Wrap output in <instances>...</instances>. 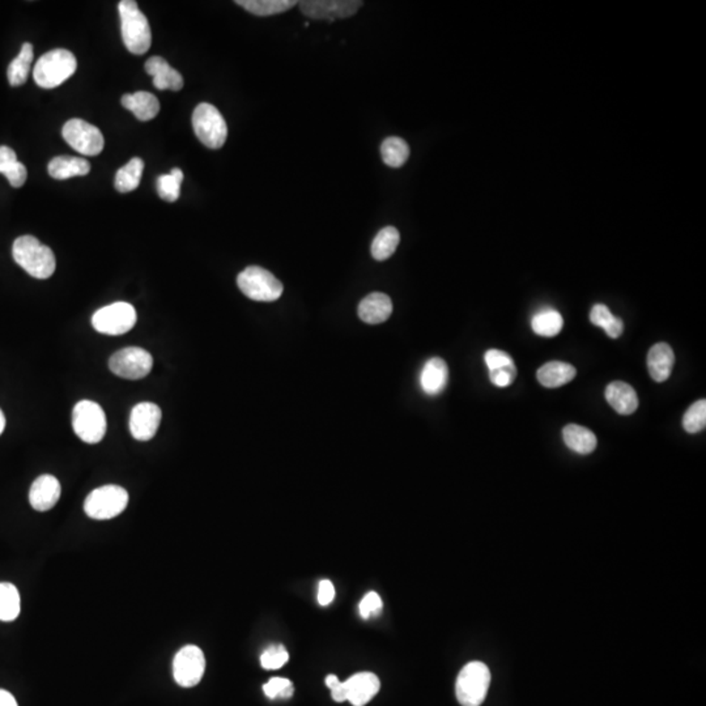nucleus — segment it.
I'll list each match as a JSON object with an SVG mask.
<instances>
[{"label": "nucleus", "instance_id": "nucleus-35", "mask_svg": "<svg viewBox=\"0 0 706 706\" xmlns=\"http://www.w3.org/2000/svg\"><path fill=\"white\" fill-rule=\"evenodd\" d=\"M263 692L269 699H291L294 696V683L286 677H272L263 685Z\"/></svg>", "mask_w": 706, "mask_h": 706}, {"label": "nucleus", "instance_id": "nucleus-31", "mask_svg": "<svg viewBox=\"0 0 706 706\" xmlns=\"http://www.w3.org/2000/svg\"><path fill=\"white\" fill-rule=\"evenodd\" d=\"M20 610H22V601L15 585L0 582V620L13 622L19 618Z\"/></svg>", "mask_w": 706, "mask_h": 706}, {"label": "nucleus", "instance_id": "nucleus-44", "mask_svg": "<svg viewBox=\"0 0 706 706\" xmlns=\"http://www.w3.org/2000/svg\"><path fill=\"white\" fill-rule=\"evenodd\" d=\"M335 587L331 581L323 579L318 587V604L321 605H329L334 601Z\"/></svg>", "mask_w": 706, "mask_h": 706}, {"label": "nucleus", "instance_id": "nucleus-10", "mask_svg": "<svg viewBox=\"0 0 706 706\" xmlns=\"http://www.w3.org/2000/svg\"><path fill=\"white\" fill-rule=\"evenodd\" d=\"M109 368L118 377L125 380H142L147 377L154 368V357L151 353L139 347H128L111 356Z\"/></svg>", "mask_w": 706, "mask_h": 706}, {"label": "nucleus", "instance_id": "nucleus-7", "mask_svg": "<svg viewBox=\"0 0 706 706\" xmlns=\"http://www.w3.org/2000/svg\"><path fill=\"white\" fill-rule=\"evenodd\" d=\"M73 428L80 440L85 444H99L106 435V415L96 402L80 401L74 407Z\"/></svg>", "mask_w": 706, "mask_h": 706}, {"label": "nucleus", "instance_id": "nucleus-26", "mask_svg": "<svg viewBox=\"0 0 706 706\" xmlns=\"http://www.w3.org/2000/svg\"><path fill=\"white\" fill-rule=\"evenodd\" d=\"M235 4L255 16H272L287 13L298 4L296 0H237Z\"/></svg>", "mask_w": 706, "mask_h": 706}, {"label": "nucleus", "instance_id": "nucleus-42", "mask_svg": "<svg viewBox=\"0 0 706 706\" xmlns=\"http://www.w3.org/2000/svg\"><path fill=\"white\" fill-rule=\"evenodd\" d=\"M326 685L331 691L332 699L337 702H347L346 690H344V682H340L337 675H327Z\"/></svg>", "mask_w": 706, "mask_h": 706}, {"label": "nucleus", "instance_id": "nucleus-43", "mask_svg": "<svg viewBox=\"0 0 706 706\" xmlns=\"http://www.w3.org/2000/svg\"><path fill=\"white\" fill-rule=\"evenodd\" d=\"M7 180L10 181L11 186L13 188H22L24 185L25 181H27L28 172L27 168H25L24 163H17L15 168L11 169L7 174H5Z\"/></svg>", "mask_w": 706, "mask_h": 706}, {"label": "nucleus", "instance_id": "nucleus-23", "mask_svg": "<svg viewBox=\"0 0 706 706\" xmlns=\"http://www.w3.org/2000/svg\"><path fill=\"white\" fill-rule=\"evenodd\" d=\"M577 370L573 366L562 361H550L536 373V378L544 387L555 389L569 384L576 377Z\"/></svg>", "mask_w": 706, "mask_h": 706}, {"label": "nucleus", "instance_id": "nucleus-46", "mask_svg": "<svg viewBox=\"0 0 706 706\" xmlns=\"http://www.w3.org/2000/svg\"><path fill=\"white\" fill-rule=\"evenodd\" d=\"M0 706H19L15 697L8 691L0 690Z\"/></svg>", "mask_w": 706, "mask_h": 706}, {"label": "nucleus", "instance_id": "nucleus-16", "mask_svg": "<svg viewBox=\"0 0 706 706\" xmlns=\"http://www.w3.org/2000/svg\"><path fill=\"white\" fill-rule=\"evenodd\" d=\"M60 483L53 475H41L33 481L30 490L31 507L37 512H48L59 501Z\"/></svg>", "mask_w": 706, "mask_h": 706}, {"label": "nucleus", "instance_id": "nucleus-27", "mask_svg": "<svg viewBox=\"0 0 706 706\" xmlns=\"http://www.w3.org/2000/svg\"><path fill=\"white\" fill-rule=\"evenodd\" d=\"M564 326V320L558 310L543 309L536 313L531 320V327L535 334L541 337L553 338L560 334Z\"/></svg>", "mask_w": 706, "mask_h": 706}, {"label": "nucleus", "instance_id": "nucleus-17", "mask_svg": "<svg viewBox=\"0 0 706 706\" xmlns=\"http://www.w3.org/2000/svg\"><path fill=\"white\" fill-rule=\"evenodd\" d=\"M358 317L369 324H380L389 320L393 313L392 298L389 296L375 292L361 300L358 305Z\"/></svg>", "mask_w": 706, "mask_h": 706}, {"label": "nucleus", "instance_id": "nucleus-33", "mask_svg": "<svg viewBox=\"0 0 706 706\" xmlns=\"http://www.w3.org/2000/svg\"><path fill=\"white\" fill-rule=\"evenodd\" d=\"M183 172L181 169H172L171 173L162 174L157 177L156 188L159 197L165 202H177L181 195V185L183 182Z\"/></svg>", "mask_w": 706, "mask_h": 706}, {"label": "nucleus", "instance_id": "nucleus-24", "mask_svg": "<svg viewBox=\"0 0 706 706\" xmlns=\"http://www.w3.org/2000/svg\"><path fill=\"white\" fill-rule=\"evenodd\" d=\"M49 174L56 180H68V178L87 176L91 172V163L85 159L74 156L54 157L48 166Z\"/></svg>", "mask_w": 706, "mask_h": 706}, {"label": "nucleus", "instance_id": "nucleus-36", "mask_svg": "<svg viewBox=\"0 0 706 706\" xmlns=\"http://www.w3.org/2000/svg\"><path fill=\"white\" fill-rule=\"evenodd\" d=\"M289 654L283 645H275L263 651L260 656V665L265 670H279L288 662Z\"/></svg>", "mask_w": 706, "mask_h": 706}, {"label": "nucleus", "instance_id": "nucleus-12", "mask_svg": "<svg viewBox=\"0 0 706 706\" xmlns=\"http://www.w3.org/2000/svg\"><path fill=\"white\" fill-rule=\"evenodd\" d=\"M205 671V654L195 645H186L174 657L173 676L181 687L191 688L199 684Z\"/></svg>", "mask_w": 706, "mask_h": 706}, {"label": "nucleus", "instance_id": "nucleus-15", "mask_svg": "<svg viewBox=\"0 0 706 706\" xmlns=\"http://www.w3.org/2000/svg\"><path fill=\"white\" fill-rule=\"evenodd\" d=\"M381 683L373 673H358L344 682L347 702L353 706H366L380 692Z\"/></svg>", "mask_w": 706, "mask_h": 706}, {"label": "nucleus", "instance_id": "nucleus-18", "mask_svg": "<svg viewBox=\"0 0 706 706\" xmlns=\"http://www.w3.org/2000/svg\"><path fill=\"white\" fill-rule=\"evenodd\" d=\"M146 71L154 77V85L160 91L171 89V91H181L183 88L182 75L169 66V63L162 57H152L146 62Z\"/></svg>", "mask_w": 706, "mask_h": 706}, {"label": "nucleus", "instance_id": "nucleus-2", "mask_svg": "<svg viewBox=\"0 0 706 706\" xmlns=\"http://www.w3.org/2000/svg\"><path fill=\"white\" fill-rule=\"evenodd\" d=\"M120 16V31L126 48L135 56L147 53L152 44L151 28L145 13L134 0H122L118 4Z\"/></svg>", "mask_w": 706, "mask_h": 706}, {"label": "nucleus", "instance_id": "nucleus-22", "mask_svg": "<svg viewBox=\"0 0 706 706\" xmlns=\"http://www.w3.org/2000/svg\"><path fill=\"white\" fill-rule=\"evenodd\" d=\"M120 102L128 110L133 111L134 116L142 122L154 119L160 111L159 100L149 92L142 91L133 94H125Z\"/></svg>", "mask_w": 706, "mask_h": 706}, {"label": "nucleus", "instance_id": "nucleus-6", "mask_svg": "<svg viewBox=\"0 0 706 706\" xmlns=\"http://www.w3.org/2000/svg\"><path fill=\"white\" fill-rule=\"evenodd\" d=\"M192 128L198 139L211 149L223 147L228 137V126L219 110L211 103L202 102L192 113Z\"/></svg>", "mask_w": 706, "mask_h": 706}, {"label": "nucleus", "instance_id": "nucleus-5", "mask_svg": "<svg viewBox=\"0 0 706 706\" xmlns=\"http://www.w3.org/2000/svg\"><path fill=\"white\" fill-rule=\"evenodd\" d=\"M237 286L246 297L260 303H272L283 295V284L262 267H246L237 277Z\"/></svg>", "mask_w": 706, "mask_h": 706}, {"label": "nucleus", "instance_id": "nucleus-45", "mask_svg": "<svg viewBox=\"0 0 706 706\" xmlns=\"http://www.w3.org/2000/svg\"><path fill=\"white\" fill-rule=\"evenodd\" d=\"M605 331L608 337L618 339L620 335L622 334V331H624V322H622L620 318L615 317V320L613 321V323H611Z\"/></svg>", "mask_w": 706, "mask_h": 706}, {"label": "nucleus", "instance_id": "nucleus-32", "mask_svg": "<svg viewBox=\"0 0 706 706\" xmlns=\"http://www.w3.org/2000/svg\"><path fill=\"white\" fill-rule=\"evenodd\" d=\"M381 156H383L384 163L390 168H401L409 160V145L401 137H387L381 146Z\"/></svg>", "mask_w": 706, "mask_h": 706}, {"label": "nucleus", "instance_id": "nucleus-47", "mask_svg": "<svg viewBox=\"0 0 706 706\" xmlns=\"http://www.w3.org/2000/svg\"><path fill=\"white\" fill-rule=\"evenodd\" d=\"M5 429V416L3 413L2 409H0V435L4 432Z\"/></svg>", "mask_w": 706, "mask_h": 706}, {"label": "nucleus", "instance_id": "nucleus-37", "mask_svg": "<svg viewBox=\"0 0 706 706\" xmlns=\"http://www.w3.org/2000/svg\"><path fill=\"white\" fill-rule=\"evenodd\" d=\"M383 607V599L377 593L372 591V593H368L364 596L363 601L358 605V611H360V615L364 619H369L372 616L380 615Z\"/></svg>", "mask_w": 706, "mask_h": 706}, {"label": "nucleus", "instance_id": "nucleus-11", "mask_svg": "<svg viewBox=\"0 0 706 706\" xmlns=\"http://www.w3.org/2000/svg\"><path fill=\"white\" fill-rule=\"evenodd\" d=\"M63 137L75 151L84 156H97L101 154L105 140L96 126L83 119H70L63 126Z\"/></svg>", "mask_w": 706, "mask_h": 706}, {"label": "nucleus", "instance_id": "nucleus-20", "mask_svg": "<svg viewBox=\"0 0 706 706\" xmlns=\"http://www.w3.org/2000/svg\"><path fill=\"white\" fill-rule=\"evenodd\" d=\"M449 381V368L445 360L433 357L428 360L420 373V386L428 395H438L444 392Z\"/></svg>", "mask_w": 706, "mask_h": 706}, {"label": "nucleus", "instance_id": "nucleus-8", "mask_svg": "<svg viewBox=\"0 0 706 706\" xmlns=\"http://www.w3.org/2000/svg\"><path fill=\"white\" fill-rule=\"evenodd\" d=\"M128 504V493L119 486H103L96 488L89 493L84 502V510L88 516L99 521L116 518Z\"/></svg>", "mask_w": 706, "mask_h": 706}, {"label": "nucleus", "instance_id": "nucleus-40", "mask_svg": "<svg viewBox=\"0 0 706 706\" xmlns=\"http://www.w3.org/2000/svg\"><path fill=\"white\" fill-rule=\"evenodd\" d=\"M613 320H615V315L610 312L607 306L602 305V304H598V305L591 309L590 321L591 323L596 324V326L602 327V329L605 330L613 323Z\"/></svg>", "mask_w": 706, "mask_h": 706}, {"label": "nucleus", "instance_id": "nucleus-19", "mask_svg": "<svg viewBox=\"0 0 706 706\" xmlns=\"http://www.w3.org/2000/svg\"><path fill=\"white\" fill-rule=\"evenodd\" d=\"M675 355L667 343H658L651 347L648 353V369L656 383H665L673 372Z\"/></svg>", "mask_w": 706, "mask_h": 706}, {"label": "nucleus", "instance_id": "nucleus-9", "mask_svg": "<svg viewBox=\"0 0 706 706\" xmlns=\"http://www.w3.org/2000/svg\"><path fill=\"white\" fill-rule=\"evenodd\" d=\"M137 320V310L131 304L114 303L94 313L92 326L100 334L118 337L131 331Z\"/></svg>", "mask_w": 706, "mask_h": 706}, {"label": "nucleus", "instance_id": "nucleus-21", "mask_svg": "<svg viewBox=\"0 0 706 706\" xmlns=\"http://www.w3.org/2000/svg\"><path fill=\"white\" fill-rule=\"evenodd\" d=\"M605 399L620 415H632L639 407V397L631 384L615 381L605 389Z\"/></svg>", "mask_w": 706, "mask_h": 706}, {"label": "nucleus", "instance_id": "nucleus-34", "mask_svg": "<svg viewBox=\"0 0 706 706\" xmlns=\"http://www.w3.org/2000/svg\"><path fill=\"white\" fill-rule=\"evenodd\" d=\"M683 427L688 433H699L706 427V401H697L692 404L683 418Z\"/></svg>", "mask_w": 706, "mask_h": 706}, {"label": "nucleus", "instance_id": "nucleus-30", "mask_svg": "<svg viewBox=\"0 0 706 706\" xmlns=\"http://www.w3.org/2000/svg\"><path fill=\"white\" fill-rule=\"evenodd\" d=\"M143 169H145V163L139 157L131 159L123 168H120L117 172L116 183H114L117 191L126 194L137 189L142 180Z\"/></svg>", "mask_w": 706, "mask_h": 706}, {"label": "nucleus", "instance_id": "nucleus-41", "mask_svg": "<svg viewBox=\"0 0 706 706\" xmlns=\"http://www.w3.org/2000/svg\"><path fill=\"white\" fill-rule=\"evenodd\" d=\"M17 160L16 152L7 146H0V174L5 176L11 169L15 168Z\"/></svg>", "mask_w": 706, "mask_h": 706}, {"label": "nucleus", "instance_id": "nucleus-14", "mask_svg": "<svg viewBox=\"0 0 706 706\" xmlns=\"http://www.w3.org/2000/svg\"><path fill=\"white\" fill-rule=\"evenodd\" d=\"M162 419V410L157 404L151 402L137 403L130 415L131 435L137 441L152 440L159 429Z\"/></svg>", "mask_w": 706, "mask_h": 706}, {"label": "nucleus", "instance_id": "nucleus-25", "mask_svg": "<svg viewBox=\"0 0 706 706\" xmlns=\"http://www.w3.org/2000/svg\"><path fill=\"white\" fill-rule=\"evenodd\" d=\"M562 438L570 450L581 455L590 454L598 445L596 436L590 429L577 424L565 427L562 429Z\"/></svg>", "mask_w": 706, "mask_h": 706}, {"label": "nucleus", "instance_id": "nucleus-39", "mask_svg": "<svg viewBox=\"0 0 706 706\" xmlns=\"http://www.w3.org/2000/svg\"><path fill=\"white\" fill-rule=\"evenodd\" d=\"M484 360H486L490 372V370L504 368V366H510V364H515L512 356L507 352L500 351V349H490L484 356Z\"/></svg>", "mask_w": 706, "mask_h": 706}, {"label": "nucleus", "instance_id": "nucleus-13", "mask_svg": "<svg viewBox=\"0 0 706 706\" xmlns=\"http://www.w3.org/2000/svg\"><path fill=\"white\" fill-rule=\"evenodd\" d=\"M304 15L312 20L349 19L360 10L363 2L360 0H305L298 3Z\"/></svg>", "mask_w": 706, "mask_h": 706}, {"label": "nucleus", "instance_id": "nucleus-29", "mask_svg": "<svg viewBox=\"0 0 706 706\" xmlns=\"http://www.w3.org/2000/svg\"><path fill=\"white\" fill-rule=\"evenodd\" d=\"M399 243H401V234H399L397 228L386 226V228L381 229L372 243L373 258L380 262L389 260L397 251Z\"/></svg>", "mask_w": 706, "mask_h": 706}, {"label": "nucleus", "instance_id": "nucleus-1", "mask_svg": "<svg viewBox=\"0 0 706 706\" xmlns=\"http://www.w3.org/2000/svg\"><path fill=\"white\" fill-rule=\"evenodd\" d=\"M13 255L17 265L36 279H49L56 271V255L53 251L33 235L16 238Z\"/></svg>", "mask_w": 706, "mask_h": 706}, {"label": "nucleus", "instance_id": "nucleus-38", "mask_svg": "<svg viewBox=\"0 0 706 706\" xmlns=\"http://www.w3.org/2000/svg\"><path fill=\"white\" fill-rule=\"evenodd\" d=\"M516 377V364L504 366V368L490 370V383L498 387H507L515 383Z\"/></svg>", "mask_w": 706, "mask_h": 706}, {"label": "nucleus", "instance_id": "nucleus-3", "mask_svg": "<svg viewBox=\"0 0 706 706\" xmlns=\"http://www.w3.org/2000/svg\"><path fill=\"white\" fill-rule=\"evenodd\" d=\"M76 68V58L71 51L54 49L37 60L33 68L34 82L39 87L53 89L70 79Z\"/></svg>", "mask_w": 706, "mask_h": 706}, {"label": "nucleus", "instance_id": "nucleus-28", "mask_svg": "<svg viewBox=\"0 0 706 706\" xmlns=\"http://www.w3.org/2000/svg\"><path fill=\"white\" fill-rule=\"evenodd\" d=\"M33 57V46L30 42L22 45L19 56L8 66V82L13 87H20L27 82Z\"/></svg>", "mask_w": 706, "mask_h": 706}, {"label": "nucleus", "instance_id": "nucleus-4", "mask_svg": "<svg viewBox=\"0 0 706 706\" xmlns=\"http://www.w3.org/2000/svg\"><path fill=\"white\" fill-rule=\"evenodd\" d=\"M490 685V673L486 663H467L456 677V700L462 706H481L486 700Z\"/></svg>", "mask_w": 706, "mask_h": 706}]
</instances>
